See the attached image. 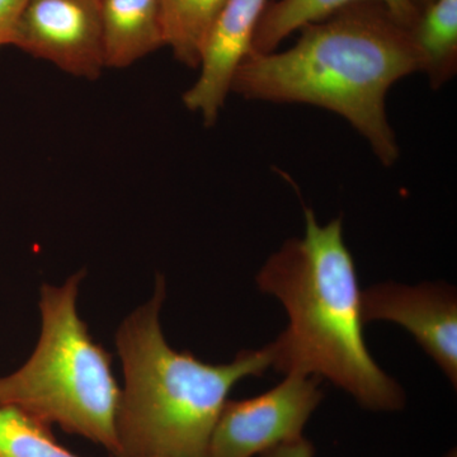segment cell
I'll return each instance as SVG.
<instances>
[{
	"label": "cell",
	"instance_id": "cell-16",
	"mask_svg": "<svg viewBox=\"0 0 457 457\" xmlns=\"http://www.w3.org/2000/svg\"><path fill=\"white\" fill-rule=\"evenodd\" d=\"M432 2H435V0H413L414 4H416V7L418 9H420V7H422V5H423V8H426L427 5L431 4Z\"/></svg>",
	"mask_w": 457,
	"mask_h": 457
},
{
	"label": "cell",
	"instance_id": "cell-11",
	"mask_svg": "<svg viewBox=\"0 0 457 457\" xmlns=\"http://www.w3.org/2000/svg\"><path fill=\"white\" fill-rule=\"evenodd\" d=\"M411 35L422 57V73L433 89L441 88L457 71V0H435L427 5Z\"/></svg>",
	"mask_w": 457,
	"mask_h": 457
},
{
	"label": "cell",
	"instance_id": "cell-10",
	"mask_svg": "<svg viewBox=\"0 0 457 457\" xmlns=\"http://www.w3.org/2000/svg\"><path fill=\"white\" fill-rule=\"evenodd\" d=\"M368 0H279L267 5L255 29L251 54L276 51L291 33L332 16L339 9ZM381 3L403 25H416L420 11L413 0H371Z\"/></svg>",
	"mask_w": 457,
	"mask_h": 457
},
{
	"label": "cell",
	"instance_id": "cell-3",
	"mask_svg": "<svg viewBox=\"0 0 457 457\" xmlns=\"http://www.w3.org/2000/svg\"><path fill=\"white\" fill-rule=\"evenodd\" d=\"M165 296V279L158 275L152 299L117 329L125 389L116 457H209L213 429L234 385L272 368L269 345L242 351L225 365L174 351L159 320Z\"/></svg>",
	"mask_w": 457,
	"mask_h": 457
},
{
	"label": "cell",
	"instance_id": "cell-6",
	"mask_svg": "<svg viewBox=\"0 0 457 457\" xmlns=\"http://www.w3.org/2000/svg\"><path fill=\"white\" fill-rule=\"evenodd\" d=\"M9 45L64 73L97 80L106 69L99 0H29Z\"/></svg>",
	"mask_w": 457,
	"mask_h": 457
},
{
	"label": "cell",
	"instance_id": "cell-13",
	"mask_svg": "<svg viewBox=\"0 0 457 457\" xmlns=\"http://www.w3.org/2000/svg\"><path fill=\"white\" fill-rule=\"evenodd\" d=\"M0 457L79 456L62 446L46 423L16 407L0 405Z\"/></svg>",
	"mask_w": 457,
	"mask_h": 457
},
{
	"label": "cell",
	"instance_id": "cell-2",
	"mask_svg": "<svg viewBox=\"0 0 457 457\" xmlns=\"http://www.w3.org/2000/svg\"><path fill=\"white\" fill-rule=\"evenodd\" d=\"M258 288L282 303L288 326L270 343L272 368L327 378L376 411H399L405 394L372 359L363 336L362 291L343 220L319 225L305 207V236L290 239L257 275Z\"/></svg>",
	"mask_w": 457,
	"mask_h": 457
},
{
	"label": "cell",
	"instance_id": "cell-17",
	"mask_svg": "<svg viewBox=\"0 0 457 457\" xmlns=\"http://www.w3.org/2000/svg\"><path fill=\"white\" fill-rule=\"evenodd\" d=\"M147 457H164V456H147Z\"/></svg>",
	"mask_w": 457,
	"mask_h": 457
},
{
	"label": "cell",
	"instance_id": "cell-8",
	"mask_svg": "<svg viewBox=\"0 0 457 457\" xmlns=\"http://www.w3.org/2000/svg\"><path fill=\"white\" fill-rule=\"evenodd\" d=\"M269 0H227L204 41L200 75L182 101L204 125L218 121L237 68L252 53L255 29Z\"/></svg>",
	"mask_w": 457,
	"mask_h": 457
},
{
	"label": "cell",
	"instance_id": "cell-5",
	"mask_svg": "<svg viewBox=\"0 0 457 457\" xmlns=\"http://www.w3.org/2000/svg\"><path fill=\"white\" fill-rule=\"evenodd\" d=\"M321 378L290 374L254 398L228 400L213 429L209 457H255L302 437L323 399Z\"/></svg>",
	"mask_w": 457,
	"mask_h": 457
},
{
	"label": "cell",
	"instance_id": "cell-1",
	"mask_svg": "<svg viewBox=\"0 0 457 457\" xmlns=\"http://www.w3.org/2000/svg\"><path fill=\"white\" fill-rule=\"evenodd\" d=\"M300 29L290 49L248 55L231 92L248 101L312 104L339 114L381 164L392 167L399 145L385 98L394 84L422 71L411 29L368 0Z\"/></svg>",
	"mask_w": 457,
	"mask_h": 457
},
{
	"label": "cell",
	"instance_id": "cell-12",
	"mask_svg": "<svg viewBox=\"0 0 457 457\" xmlns=\"http://www.w3.org/2000/svg\"><path fill=\"white\" fill-rule=\"evenodd\" d=\"M227 0H161L165 46L176 60L198 68L207 35Z\"/></svg>",
	"mask_w": 457,
	"mask_h": 457
},
{
	"label": "cell",
	"instance_id": "cell-4",
	"mask_svg": "<svg viewBox=\"0 0 457 457\" xmlns=\"http://www.w3.org/2000/svg\"><path fill=\"white\" fill-rule=\"evenodd\" d=\"M84 278L86 270H79L62 286L42 285L40 339L22 368L0 378V405L88 438L116 457L122 390L111 369L112 357L93 341L78 314Z\"/></svg>",
	"mask_w": 457,
	"mask_h": 457
},
{
	"label": "cell",
	"instance_id": "cell-7",
	"mask_svg": "<svg viewBox=\"0 0 457 457\" xmlns=\"http://www.w3.org/2000/svg\"><path fill=\"white\" fill-rule=\"evenodd\" d=\"M363 323L389 320L407 329L457 385V296L453 286L378 284L362 291Z\"/></svg>",
	"mask_w": 457,
	"mask_h": 457
},
{
	"label": "cell",
	"instance_id": "cell-14",
	"mask_svg": "<svg viewBox=\"0 0 457 457\" xmlns=\"http://www.w3.org/2000/svg\"><path fill=\"white\" fill-rule=\"evenodd\" d=\"M29 0H0V47L8 46Z\"/></svg>",
	"mask_w": 457,
	"mask_h": 457
},
{
	"label": "cell",
	"instance_id": "cell-9",
	"mask_svg": "<svg viewBox=\"0 0 457 457\" xmlns=\"http://www.w3.org/2000/svg\"><path fill=\"white\" fill-rule=\"evenodd\" d=\"M106 68H129L165 46L161 0H99Z\"/></svg>",
	"mask_w": 457,
	"mask_h": 457
},
{
	"label": "cell",
	"instance_id": "cell-15",
	"mask_svg": "<svg viewBox=\"0 0 457 457\" xmlns=\"http://www.w3.org/2000/svg\"><path fill=\"white\" fill-rule=\"evenodd\" d=\"M315 450L311 441L302 437L278 445L258 457H314Z\"/></svg>",
	"mask_w": 457,
	"mask_h": 457
}]
</instances>
